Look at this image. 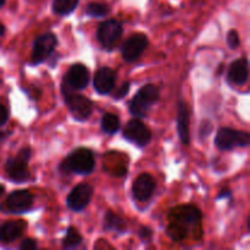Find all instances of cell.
I'll return each instance as SVG.
<instances>
[{"mask_svg":"<svg viewBox=\"0 0 250 250\" xmlns=\"http://www.w3.org/2000/svg\"><path fill=\"white\" fill-rule=\"evenodd\" d=\"M27 229V222L23 220H10L0 227V242L1 243H12L23 234Z\"/></svg>","mask_w":250,"mask_h":250,"instance_id":"16","label":"cell"},{"mask_svg":"<svg viewBox=\"0 0 250 250\" xmlns=\"http://www.w3.org/2000/svg\"><path fill=\"white\" fill-rule=\"evenodd\" d=\"M2 193H4V187H2L1 185H0V197L2 195Z\"/></svg>","mask_w":250,"mask_h":250,"instance_id":"32","label":"cell"},{"mask_svg":"<svg viewBox=\"0 0 250 250\" xmlns=\"http://www.w3.org/2000/svg\"><path fill=\"white\" fill-rule=\"evenodd\" d=\"M38 248V243L37 241L31 238H27L24 241H22V243L20 244V249L21 250H34Z\"/></svg>","mask_w":250,"mask_h":250,"instance_id":"25","label":"cell"},{"mask_svg":"<svg viewBox=\"0 0 250 250\" xmlns=\"http://www.w3.org/2000/svg\"><path fill=\"white\" fill-rule=\"evenodd\" d=\"M5 1H6V0H0V7H2V6H4Z\"/></svg>","mask_w":250,"mask_h":250,"instance_id":"33","label":"cell"},{"mask_svg":"<svg viewBox=\"0 0 250 250\" xmlns=\"http://www.w3.org/2000/svg\"><path fill=\"white\" fill-rule=\"evenodd\" d=\"M33 207V195L26 189L14 190L0 204V211L6 214H24Z\"/></svg>","mask_w":250,"mask_h":250,"instance_id":"5","label":"cell"},{"mask_svg":"<svg viewBox=\"0 0 250 250\" xmlns=\"http://www.w3.org/2000/svg\"><path fill=\"white\" fill-rule=\"evenodd\" d=\"M102 129L107 134H115L120 129V119L117 115L111 114V112H106L103 115L102 121Z\"/></svg>","mask_w":250,"mask_h":250,"instance_id":"21","label":"cell"},{"mask_svg":"<svg viewBox=\"0 0 250 250\" xmlns=\"http://www.w3.org/2000/svg\"><path fill=\"white\" fill-rule=\"evenodd\" d=\"M151 236H153V232H151V229H149V227H142V229H139V237H141L143 241L148 242L149 239L151 238Z\"/></svg>","mask_w":250,"mask_h":250,"instance_id":"29","label":"cell"},{"mask_svg":"<svg viewBox=\"0 0 250 250\" xmlns=\"http://www.w3.org/2000/svg\"><path fill=\"white\" fill-rule=\"evenodd\" d=\"M58 45V37L54 33H44L37 37L33 42V50H32V63L39 65L44 62L49 56L53 54Z\"/></svg>","mask_w":250,"mask_h":250,"instance_id":"10","label":"cell"},{"mask_svg":"<svg viewBox=\"0 0 250 250\" xmlns=\"http://www.w3.org/2000/svg\"><path fill=\"white\" fill-rule=\"evenodd\" d=\"M189 120H190L189 109H188V106L186 105V103L181 100L180 104H178L177 132H178V137H180V141L182 142L185 146H188L190 142Z\"/></svg>","mask_w":250,"mask_h":250,"instance_id":"17","label":"cell"},{"mask_svg":"<svg viewBox=\"0 0 250 250\" xmlns=\"http://www.w3.org/2000/svg\"><path fill=\"white\" fill-rule=\"evenodd\" d=\"M217 198H219V199H224V198H232V192L229 189H222Z\"/></svg>","mask_w":250,"mask_h":250,"instance_id":"30","label":"cell"},{"mask_svg":"<svg viewBox=\"0 0 250 250\" xmlns=\"http://www.w3.org/2000/svg\"><path fill=\"white\" fill-rule=\"evenodd\" d=\"M66 105L70 109L73 119L77 121H85L89 119L93 111L92 100L82 94H77L75 92L62 94Z\"/></svg>","mask_w":250,"mask_h":250,"instance_id":"9","label":"cell"},{"mask_svg":"<svg viewBox=\"0 0 250 250\" xmlns=\"http://www.w3.org/2000/svg\"><path fill=\"white\" fill-rule=\"evenodd\" d=\"M212 129V125L210 124L209 121H203L202 122V126H200V138L202 139H205L208 136H209V133L211 132Z\"/></svg>","mask_w":250,"mask_h":250,"instance_id":"26","label":"cell"},{"mask_svg":"<svg viewBox=\"0 0 250 250\" xmlns=\"http://www.w3.org/2000/svg\"><path fill=\"white\" fill-rule=\"evenodd\" d=\"M110 12V7L103 2H90L85 7V15L90 17H105Z\"/></svg>","mask_w":250,"mask_h":250,"instance_id":"23","label":"cell"},{"mask_svg":"<svg viewBox=\"0 0 250 250\" xmlns=\"http://www.w3.org/2000/svg\"><path fill=\"white\" fill-rule=\"evenodd\" d=\"M93 193H94V189L88 183L77 185L67 195L66 203H67L68 209L75 212H80L84 210L88 207L90 200H92Z\"/></svg>","mask_w":250,"mask_h":250,"instance_id":"12","label":"cell"},{"mask_svg":"<svg viewBox=\"0 0 250 250\" xmlns=\"http://www.w3.org/2000/svg\"><path fill=\"white\" fill-rule=\"evenodd\" d=\"M81 243H82V236L77 231V229L68 227L67 231H66V236L62 239V248L72 249L80 246Z\"/></svg>","mask_w":250,"mask_h":250,"instance_id":"22","label":"cell"},{"mask_svg":"<svg viewBox=\"0 0 250 250\" xmlns=\"http://www.w3.org/2000/svg\"><path fill=\"white\" fill-rule=\"evenodd\" d=\"M160 99V90L156 85L148 83L137 92L129 103V112L133 116L144 117L151 106Z\"/></svg>","mask_w":250,"mask_h":250,"instance_id":"3","label":"cell"},{"mask_svg":"<svg viewBox=\"0 0 250 250\" xmlns=\"http://www.w3.org/2000/svg\"><path fill=\"white\" fill-rule=\"evenodd\" d=\"M156 182L149 173H142L132 186V194L138 202H146L154 194Z\"/></svg>","mask_w":250,"mask_h":250,"instance_id":"14","label":"cell"},{"mask_svg":"<svg viewBox=\"0 0 250 250\" xmlns=\"http://www.w3.org/2000/svg\"><path fill=\"white\" fill-rule=\"evenodd\" d=\"M95 166L94 155L87 148H77L71 151L60 164L62 173H76V175H89Z\"/></svg>","mask_w":250,"mask_h":250,"instance_id":"2","label":"cell"},{"mask_svg":"<svg viewBox=\"0 0 250 250\" xmlns=\"http://www.w3.org/2000/svg\"><path fill=\"white\" fill-rule=\"evenodd\" d=\"M148 46V38L143 33H136L129 37L121 48L122 58L127 62L136 61Z\"/></svg>","mask_w":250,"mask_h":250,"instance_id":"13","label":"cell"},{"mask_svg":"<svg viewBox=\"0 0 250 250\" xmlns=\"http://www.w3.org/2000/svg\"><path fill=\"white\" fill-rule=\"evenodd\" d=\"M202 221V211L194 205H185L173 210L171 214L167 234L176 242L183 241L188 237L190 229H194Z\"/></svg>","mask_w":250,"mask_h":250,"instance_id":"1","label":"cell"},{"mask_svg":"<svg viewBox=\"0 0 250 250\" xmlns=\"http://www.w3.org/2000/svg\"><path fill=\"white\" fill-rule=\"evenodd\" d=\"M104 229L117 232V233H125L127 229L126 221L112 211H107L104 217Z\"/></svg>","mask_w":250,"mask_h":250,"instance_id":"19","label":"cell"},{"mask_svg":"<svg viewBox=\"0 0 250 250\" xmlns=\"http://www.w3.org/2000/svg\"><path fill=\"white\" fill-rule=\"evenodd\" d=\"M124 137L137 146H146L151 141V131L141 120L133 119L125 126Z\"/></svg>","mask_w":250,"mask_h":250,"instance_id":"11","label":"cell"},{"mask_svg":"<svg viewBox=\"0 0 250 250\" xmlns=\"http://www.w3.org/2000/svg\"><path fill=\"white\" fill-rule=\"evenodd\" d=\"M115 83H116V72L110 67H102L98 70L93 80L94 89L103 95L109 94L114 89Z\"/></svg>","mask_w":250,"mask_h":250,"instance_id":"15","label":"cell"},{"mask_svg":"<svg viewBox=\"0 0 250 250\" xmlns=\"http://www.w3.org/2000/svg\"><path fill=\"white\" fill-rule=\"evenodd\" d=\"M122 24L116 20H107L100 23L97 32V38L100 45L106 50H112L122 37Z\"/></svg>","mask_w":250,"mask_h":250,"instance_id":"8","label":"cell"},{"mask_svg":"<svg viewBox=\"0 0 250 250\" xmlns=\"http://www.w3.org/2000/svg\"><path fill=\"white\" fill-rule=\"evenodd\" d=\"M7 120H9V110L4 105L0 104V126H4Z\"/></svg>","mask_w":250,"mask_h":250,"instance_id":"28","label":"cell"},{"mask_svg":"<svg viewBox=\"0 0 250 250\" xmlns=\"http://www.w3.org/2000/svg\"><path fill=\"white\" fill-rule=\"evenodd\" d=\"M89 83V71L83 63H75L68 68L61 84V93L76 92L85 89Z\"/></svg>","mask_w":250,"mask_h":250,"instance_id":"6","label":"cell"},{"mask_svg":"<svg viewBox=\"0 0 250 250\" xmlns=\"http://www.w3.org/2000/svg\"><path fill=\"white\" fill-rule=\"evenodd\" d=\"M248 60L247 59H238L231 63L227 72V81L232 84L242 85L248 81Z\"/></svg>","mask_w":250,"mask_h":250,"instance_id":"18","label":"cell"},{"mask_svg":"<svg viewBox=\"0 0 250 250\" xmlns=\"http://www.w3.org/2000/svg\"><path fill=\"white\" fill-rule=\"evenodd\" d=\"M239 36H238V32L236 29H231V31L227 33V44L231 49H237L239 46Z\"/></svg>","mask_w":250,"mask_h":250,"instance_id":"24","label":"cell"},{"mask_svg":"<svg viewBox=\"0 0 250 250\" xmlns=\"http://www.w3.org/2000/svg\"><path fill=\"white\" fill-rule=\"evenodd\" d=\"M129 90V83L128 82H125L124 84H121V87L115 92L114 98L115 99H121V98L126 97V94L128 93Z\"/></svg>","mask_w":250,"mask_h":250,"instance_id":"27","label":"cell"},{"mask_svg":"<svg viewBox=\"0 0 250 250\" xmlns=\"http://www.w3.org/2000/svg\"><path fill=\"white\" fill-rule=\"evenodd\" d=\"M31 159V148L24 146L17 153L16 156H12L6 160L5 171L10 180L16 183H23L31 177L28 168V161Z\"/></svg>","mask_w":250,"mask_h":250,"instance_id":"4","label":"cell"},{"mask_svg":"<svg viewBox=\"0 0 250 250\" xmlns=\"http://www.w3.org/2000/svg\"><path fill=\"white\" fill-rule=\"evenodd\" d=\"M4 33H5V27L2 26V24H0V37L4 36Z\"/></svg>","mask_w":250,"mask_h":250,"instance_id":"31","label":"cell"},{"mask_svg":"<svg viewBox=\"0 0 250 250\" xmlns=\"http://www.w3.org/2000/svg\"><path fill=\"white\" fill-rule=\"evenodd\" d=\"M250 136L248 132L237 131V129L222 127L217 131L215 137V144L220 150H232L236 146H248Z\"/></svg>","mask_w":250,"mask_h":250,"instance_id":"7","label":"cell"},{"mask_svg":"<svg viewBox=\"0 0 250 250\" xmlns=\"http://www.w3.org/2000/svg\"><path fill=\"white\" fill-rule=\"evenodd\" d=\"M80 0H54L53 11L60 16H67L72 14L77 7Z\"/></svg>","mask_w":250,"mask_h":250,"instance_id":"20","label":"cell"}]
</instances>
